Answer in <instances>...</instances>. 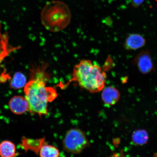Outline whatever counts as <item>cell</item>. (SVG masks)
I'll return each mask as SVG.
<instances>
[{
	"mask_svg": "<svg viewBox=\"0 0 157 157\" xmlns=\"http://www.w3.org/2000/svg\"><path fill=\"white\" fill-rule=\"evenodd\" d=\"M113 62L111 58H107L106 61L105 65H104L103 67V70L104 71H107L108 70H109L112 67H113Z\"/></svg>",
	"mask_w": 157,
	"mask_h": 157,
	"instance_id": "obj_13",
	"label": "cell"
},
{
	"mask_svg": "<svg viewBox=\"0 0 157 157\" xmlns=\"http://www.w3.org/2000/svg\"><path fill=\"white\" fill-rule=\"evenodd\" d=\"M10 109L13 113L21 115L29 109V104L25 97L20 96H15L9 102Z\"/></svg>",
	"mask_w": 157,
	"mask_h": 157,
	"instance_id": "obj_7",
	"label": "cell"
},
{
	"mask_svg": "<svg viewBox=\"0 0 157 157\" xmlns=\"http://www.w3.org/2000/svg\"><path fill=\"white\" fill-rule=\"evenodd\" d=\"M145 0H131V5L133 7L137 8L140 6Z\"/></svg>",
	"mask_w": 157,
	"mask_h": 157,
	"instance_id": "obj_14",
	"label": "cell"
},
{
	"mask_svg": "<svg viewBox=\"0 0 157 157\" xmlns=\"http://www.w3.org/2000/svg\"><path fill=\"white\" fill-rule=\"evenodd\" d=\"M47 64L44 63L31 69L30 80L25 86L29 113L40 116L48 114V103L57 96L56 90L46 86L50 76L47 72Z\"/></svg>",
	"mask_w": 157,
	"mask_h": 157,
	"instance_id": "obj_1",
	"label": "cell"
},
{
	"mask_svg": "<svg viewBox=\"0 0 157 157\" xmlns=\"http://www.w3.org/2000/svg\"><path fill=\"white\" fill-rule=\"evenodd\" d=\"M102 93V99L107 105H113L116 103L119 99L120 94L114 87H109L103 88Z\"/></svg>",
	"mask_w": 157,
	"mask_h": 157,
	"instance_id": "obj_9",
	"label": "cell"
},
{
	"mask_svg": "<svg viewBox=\"0 0 157 157\" xmlns=\"http://www.w3.org/2000/svg\"><path fill=\"white\" fill-rule=\"evenodd\" d=\"M146 40L142 35L137 34L129 35L125 39L124 46L128 50H137L144 46Z\"/></svg>",
	"mask_w": 157,
	"mask_h": 157,
	"instance_id": "obj_8",
	"label": "cell"
},
{
	"mask_svg": "<svg viewBox=\"0 0 157 157\" xmlns=\"http://www.w3.org/2000/svg\"><path fill=\"white\" fill-rule=\"evenodd\" d=\"M26 78L22 72H16L10 82V86L14 89H19L24 87L26 84Z\"/></svg>",
	"mask_w": 157,
	"mask_h": 157,
	"instance_id": "obj_11",
	"label": "cell"
},
{
	"mask_svg": "<svg viewBox=\"0 0 157 157\" xmlns=\"http://www.w3.org/2000/svg\"><path fill=\"white\" fill-rule=\"evenodd\" d=\"M71 82H77L82 88L92 93H98L105 87L106 75L101 67L91 60L83 59L75 65L73 69Z\"/></svg>",
	"mask_w": 157,
	"mask_h": 157,
	"instance_id": "obj_2",
	"label": "cell"
},
{
	"mask_svg": "<svg viewBox=\"0 0 157 157\" xmlns=\"http://www.w3.org/2000/svg\"><path fill=\"white\" fill-rule=\"evenodd\" d=\"M148 139V133L143 129H139L135 131L132 135V140L133 143L137 145L146 144Z\"/></svg>",
	"mask_w": 157,
	"mask_h": 157,
	"instance_id": "obj_12",
	"label": "cell"
},
{
	"mask_svg": "<svg viewBox=\"0 0 157 157\" xmlns=\"http://www.w3.org/2000/svg\"><path fill=\"white\" fill-rule=\"evenodd\" d=\"M21 146L25 151H31L42 157H57L59 152L57 148L48 145L44 138L37 139L23 137Z\"/></svg>",
	"mask_w": 157,
	"mask_h": 157,
	"instance_id": "obj_5",
	"label": "cell"
},
{
	"mask_svg": "<svg viewBox=\"0 0 157 157\" xmlns=\"http://www.w3.org/2000/svg\"><path fill=\"white\" fill-rule=\"evenodd\" d=\"M139 71L143 74L150 73L154 70V65L150 52L143 50L137 55L132 61Z\"/></svg>",
	"mask_w": 157,
	"mask_h": 157,
	"instance_id": "obj_6",
	"label": "cell"
},
{
	"mask_svg": "<svg viewBox=\"0 0 157 157\" xmlns=\"http://www.w3.org/2000/svg\"><path fill=\"white\" fill-rule=\"evenodd\" d=\"M15 145L10 141L5 140L0 143V156L3 157H15L17 155Z\"/></svg>",
	"mask_w": 157,
	"mask_h": 157,
	"instance_id": "obj_10",
	"label": "cell"
},
{
	"mask_svg": "<svg viewBox=\"0 0 157 157\" xmlns=\"http://www.w3.org/2000/svg\"><path fill=\"white\" fill-rule=\"evenodd\" d=\"M5 43H3V41L0 40V54L4 52L5 50Z\"/></svg>",
	"mask_w": 157,
	"mask_h": 157,
	"instance_id": "obj_15",
	"label": "cell"
},
{
	"mask_svg": "<svg viewBox=\"0 0 157 157\" xmlns=\"http://www.w3.org/2000/svg\"><path fill=\"white\" fill-rule=\"evenodd\" d=\"M71 13L63 2L53 1L45 5L41 13V21L47 30L58 32L66 28L70 22Z\"/></svg>",
	"mask_w": 157,
	"mask_h": 157,
	"instance_id": "obj_3",
	"label": "cell"
},
{
	"mask_svg": "<svg viewBox=\"0 0 157 157\" xmlns=\"http://www.w3.org/2000/svg\"><path fill=\"white\" fill-rule=\"evenodd\" d=\"M63 143L64 150L73 154H79L90 145L85 133L78 128L69 130Z\"/></svg>",
	"mask_w": 157,
	"mask_h": 157,
	"instance_id": "obj_4",
	"label": "cell"
}]
</instances>
